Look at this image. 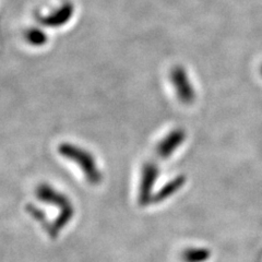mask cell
<instances>
[{"instance_id":"1","label":"cell","mask_w":262,"mask_h":262,"mask_svg":"<svg viewBox=\"0 0 262 262\" xmlns=\"http://www.w3.org/2000/svg\"><path fill=\"white\" fill-rule=\"evenodd\" d=\"M171 81H173L174 86H176L177 95L179 100L184 103H191L193 102L195 93L194 89L189 80V77L187 76L185 69L182 67H177L171 72Z\"/></svg>"},{"instance_id":"2","label":"cell","mask_w":262,"mask_h":262,"mask_svg":"<svg viewBox=\"0 0 262 262\" xmlns=\"http://www.w3.org/2000/svg\"><path fill=\"white\" fill-rule=\"evenodd\" d=\"M73 13H75V6L71 2H64L51 13L40 16L39 21L51 28H59L72 18Z\"/></svg>"},{"instance_id":"3","label":"cell","mask_w":262,"mask_h":262,"mask_svg":"<svg viewBox=\"0 0 262 262\" xmlns=\"http://www.w3.org/2000/svg\"><path fill=\"white\" fill-rule=\"evenodd\" d=\"M185 140V133L183 130H174V133H171L167 139H164V141L160 144L159 153L162 157H168L173 153L177 147L183 143Z\"/></svg>"},{"instance_id":"4","label":"cell","mask_w":262,"mask_h":262,"mask_svg":"<svg viewBox=\"0 0 262 262\" xmlns=\"http://www.w3.org/2000/svg\"><path fill=\"white\" fill-rule=\"evenodd\" d=\"M211 256L207 248H189L183 252L185 262H206Z\"/></svg>"},{"instance_id":"5","label":"cell","mask_w":262,"mask_h":262,"mask_svg":"<svg viewBox=\"0 0 262 262\" xmlns=\"http://www.w3.org/2000/svg\"><path fill=\"white\" fill-rule=\"evenodd\" d=\"M46 34L39 29H31L27 33V39L32 45H43L46 42Z\"/></svg>"}]
</instances>
